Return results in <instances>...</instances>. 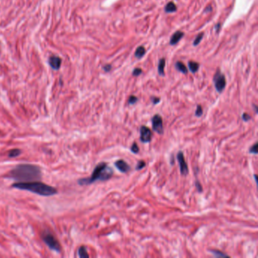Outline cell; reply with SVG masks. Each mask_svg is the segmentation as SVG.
Returning <instances> with one entry per match:
<instances>
[{
  "label": "cell",
  "mask_w": 258,
  "mask_h": 258,
  "mask_svg": "<svg viewBox=\"0 0 258 258\" xmlns=\"http://www.w3.org/2000/svg\"><path fill=\"white\" fill-rule=\"evenodd\" d=\"M8 177L20 182L34 181L40 179L41 170L33 164H19L9 172Z\"/></svg>",
  "instance_id": "cell-1"
},
{
  "label": "cell",
  "mask_w": 258,
  "mask_h": 258,
  "mask_svg": "<svg viewBox=\"0 0 258 258\" xmlns=\"http://www.w3.org/2000/svg\"><path fill=\"white\" fill-rule=\"evenodd\" d=\"M15 189L27 190L42 196H52L57 193L56 189L39 181L19 182L12 185Z\"/></svg>",
  "instance_id": "cell-2"
},
{
  "label": "cell",
  "mask_w": 258,
  "mask_h": 258,
  "mask_svg": "<svg viewBox=\"0 0 258 258\" xmlns=\"http://www.w3.org/2000/svg\"><path fill=\"white\" fill-rule=\"evenodd\" d=\"M114 174V170L105 162L98 164L94 169L91 177L88 178L80 179L78 181V183L81 185H89L96 181H105L108 180L112 177Z\"/></svg>",
  "instance_id": "cell-3"
},
{
  "label": "cell",
  "mask_w": 258,
  "mask_h": 258,
  "mask_svg": "<svg viewBox=\"0 0 258 258\" xmlns=\"http://www.w3.org/2000/svg\"><path fill=\"white\" fill-rule=\"evenodd\" d=\"M42 239H43V242L46 243L51 250L58 253L61 251V246H60L59 242L57 241L55 236L51 232H48V231H45L43 235H42Z\"/></svg>",
  "instance_id": "cell-4"
},
{
  "label": "cell",
  "mask_w": 258,
  "mask_h": 258,
  "mask_svg": "<svg viewBox=\"0 0 258 258\" xmlns=\"http://www.w3.org/2000/svg\"><path fill=\"white\" fill-rule=\"evenodd\" d=\"M214 83L217 91L219 93H222L227 85V81H226L225 76L219 70H217V71L214 74Z\"/></svg>",
  "instance_id": "cell-5"
},
{
  "label": "cell",
  "mask_w": 258,
  "mask_h": 258,
  "mask_svg": "<svg viewBox=\"0 0 258 258\" xmlns=\"http://www.w3.org/2000/svg\"><path fill=\"white\" fill-rule=\"evenodd\" d=\"M152 123L154 131H155L158 134H163V120H162V117L160 115L155 114V116H153L152 119Z\"/></svg>",
  "instance_id": "cell-6"
},
{
  "label": "cell",
  "mask_w": 258,
  "mask_h": 258,
  "mask_svg": "<svg viewBox=\"0 0 258 258\" xmlns=\"http://www.w3.org/2000/svg\"><path fill=\"white\" fill-rule=\"evenodd\" d=\"M152 138V132L146 126H142L140 128V140L143 143L150 142Z\"/></svg>",
  "instance_id": "cell-7"
},
{
  "label": "cell",
  "mask_w": 258,
  "mask_h": 258,
  "mask_svg": "<svg viewBox=\"0 0 258 258\" xmlns=\"http://www.w3.org/2000/svg\"><path fill=\"white\" fill-rule=\"evenodd\" d=\"M177 160L180 164V173L182 176H186L189 173V168H188V165L185 160V157H184L182 152H179L177 153Z\"/></svg>",
  "instance_id": "cell-8"
},
{
  "label": "cell",
  "mask_w": 258,
  "mask_h": 258,
  "mask_svg": "<svg viewBox=\"0 0 258 258\" xmlns=\"http://www.w3.org/2000/svg\"><path fill=\"white\" fill-rule=\"evenodd\" d=\"M114 165L117 167V170H119L120 172L123 173H128L130 170V169H131L130 166L123 160H117L114 163Z\"/></svg>",
  "instance_id": "cell-9"
},
{
  "label": "cell",
  "mask_w": 258,
  "mask_h": 258,
  "mask_svg": "<svg viewBox=\"0 0 258 258\" xmlns=\"http://www.w3.org/2000/svg\"><path fill=\"white\" fill-rule=\"evenodd\" d=\"M49 64L54 70H58L61 67V60L58 56H52L49 58Z\"/></svg>",
  "instance_id": "cell-10"
},
{
  "label": "cell",
  "mask_w": 258,
  "mask_h": 258,
  "mask_svg": "<svg viewBox=\"0 0 258 258\" xmlns=\"http://www.w3.org/2000/svg\"><path fill=\"white\" fill-rule=\"evenodd\" d=\"M183 36H184L183 32H182L180 31H177L176 33H174L172 35L171 38H170V44L171 45V46H174V45L177 44V43H179V41H180V40L183 37Z\"/></svg>",
  "instance_id": "cell-11"
},
{
  "label": "cell",
  "mask_w": 258,
  "mask_h": 258,
  "mask_svg": "<svg viewBox=\"0 0 258 258\" xmlns=\"http://www.w3.org/2000/svg\"><path fill=\"white\" fill-rule=\"evenodd\" d=\"M177 6H176L175 3L173 2H170L167 3L165 6V7H164V11L167 13L175 12V11H177Z\"/></svg>",
  "instance_id": "cell-12"
},
{
  "label": "cell",
  "mask_w": 258,
  "mask_h": 258,
  "mask_svg": "<svg viewBox=\"0 0 258 258\" xmlns=\"http://www.w3.org/2000/svg\"><path fill=\"white\" fill-rule=\"evenodd\" d=\"M175 67L177 70L182 72V73H184V74H186V73H188L187 68L185 67V65L182 62H181V61H177V62L175 64Z\"/></svg>",
  "instance_id": "cell-13"
},
{
  "label": "cell",
  "mask_w": 258,
  "mask_h": 258,
  "mask_svg": "<svg viewBox=\"0 0 258 258\" xmlns=\"http://www.w3.org/2000/svg\"><path fill=\"white\" fill-rule=\"evenodd\" d=\"M145 48L143 46H139L138 48L135 49V56L137 58H142L145 54Z\"/></svg>",
  "instance_id": "cell-14"
},
{
  "label": "cell",
  "mask_w": 258,
  "mask_h": 258,
  "mask_svg": "<svg viewBox=\"0 0 258 258\" xmlns=\"http://www.w3.org/2000/svg\"><path fill=\"white\" fill-rule=\"evenodd\" d=\"M165 59L161 58L160 59L158 63V67H157V70H158V73L161 76H164V67H165Z\"/></svg>",
  "instance_id": "cell-15"
},
{
  "label": "cell",
  "mask_w": 258,
  "mask_h": 258,
  "mask_svg": "<svg viewBox=\"0 0 258 258\" xmlns=\"http://www.w3.org/2000/svg\"><path fill=\"white\" fill-rule=\"evenodd\" d=\"M189 68L192 73H195L199 69V64L195 62V61H190L189 62Z\"/></svg>",
  "instance_id": "cell-16"
},
{
  "label": "cell",
  "mask_w": 258,
  "mask_h": 258,
  "mask_svg": "<svg viewBox=\"0 0 258 258\" xmlns=\"http://www.w3.org/2000/svg\"><path fill=\"white\" fill-rule=\"evenodd\" d=\"M21 152L20 149H18V148H15V149H11V151H9L8 152V157H16L18 156H19L20 155H21Z\"/></svg>",
  "instance_id": "cell-17"
},
{
  "label": "cell",
  "mask_w": 258,
  "mask_h": 258,
  "mask_svg": "<svg viewBox=\"0 0 258 258\" xmlns=\"http://www.w3.org/2000/svg\"><path fill=\"white\" fill-rule=\"evenodd\" d=\"M78 254L80 257H89V254L88 253H87L86 248H85L84 246H82V247H80V248H79Z\"/></svg>",
  "instance_id": "cell-18"
},
{
  "label": "cell",
  "mask_w": 258,
  "mask_h": 258,
  "mask_svg": "<svg viewBox=\"0 0 258 258\" xmlns=\"http://www.w3.org/2000/svg\"><path fill=\"white\" fill-rule=\"evenodd\" d=\"M210 252L217 257H229V256H228L227 254H224V253L217 250H210Z\"/></svg>",
  "instance_id": "cell-19"
},
{
  "label": "cell",
  "mask_w": 258,
  "mask_h": 258,
  "mask_svg": "<svg viewBox=\"0 0 258 258\" xmlns=\"http://www.w3.org/2000/svg\"><path fill=\"white\" fill-rule=\"evenodd\" d=\"M204 35V33H200L197 36H196L195 40H194V42H193V46H197L198 45L199 43H201V41H202V39H203Z\"/></svg>",
  "instance_id": "cell-20"
},
{
  "label": "cell",
  "mask_w": 258,
  "mask_h": 258,
  "mask_svg": "<svg viewBox=\"0 0 258 258\" xmlns=\"http://www.w3.org/2000/svg\"><path fill=\"white\" fill-rule=\"evenodd\" d=\"M145 165H146V164H145V162L144 161V160H139V161L138 162V164H136V166H135V170H142V169H143L144 167H145Z\"/></svg>",
  "instance_id": "cell-21"
},
{
  "label": "cell",
  "mask_w": 258,
  "mask_h": 258,
  "mask_svg": "<svg viewBox=\"0 0 258 258\" xmlns=\"http://www.w3.org/2000/svg\"><path fill=\"white\" fill-rule=\"evenodd\" d=\"M202 114H203V109H202V107L201 105H198L197 108H196L195 110V116L199 117H202Z\"/></svg>",
  "instance_id": "cell-22"
},
{
  "label": "cell",
  "mask_w": 258,
  "mask_h": 258,
  "mask_svg": "<svg viewBox=\"0 0 258 258\" xmlns=\"http://www.w3.org/2000/svg\"><path fill=\"white\" fill-rule=\"evenodd\" d=\"M257 145H258V143L257 142H256V143L254 144L252 147H251L250 149H249V152L251 154H254V155H257V153H258Z\"/></svg>",
  "instance_id": "cell-23"
},
{
  "label": "cell",
  "mask_w": 258,
  "mask_h": 258,
  "mask_svg": "<svg viewBox=\"0 0 258 258\" xmlns=\"http://www.w3.org/2000/svg\"><path fill=\"white\" fill-rule=\"evenodd\" d=\"M138 101V98H137L136 96H135V95H131V96H130V98H129L128 99V104L129 105H134V104H135Z\"/></svg>",
  "instance_id": "cell-24"
},
{
  "label": "cell",
  "mask_w": 258,
  "mask_h": 258,
  "mask_svg": "<svg viewBox=\"0 0 258 258\" xmlns=\"http://www.w3.org/2000/svg\"><path fill=\"white\" fill-rule=\"evenodd\" d=\"M130 150H131V152L134 154L138 153V152H139V146H138V145H137V143L134 142V143L133 144V145L131 146V148H130Z\"/></svg>",
  "instance_id": "cell-25"
},
{
  "label": "cell",
  "mask_w": 258,
  "mask_h": 258,
  "mask_svg": "<svg viewBox=\"0 0 258 258\" xmlns=\"http://www.w3.org/2000/svg\"><path fill=\"white\" fill-rule=\"evenodd\" d=\"M142 73V70L141 69V68H135V69L133 70V75L134 77H138V76H139V75Z\"/></svg>",
  "instance_id": "cell-26"
},
{
  "label": "cell",
  "mask_w": 258,
  "mask_h": 258,
  "mask_svg": "<svg viewBox=\"0 0 258 258\" xmlns=\"http://www.w3.org/2000/svg\"><path fill=\"white\" fill-rule=\"evenodd\" d=\"M251 119V117L248 113H244L242 114V120H244V121H246V122L249 121Z\"/></svg>",
  "instance_id": "cell-27"
},
{
  "label": "cell",
  "mask_w": 258,
  "mask_h": 258,
  "mask_svg": "<svg viewBox=\"0 0 258 258\" xmlns=\"http://www.w3.org/2000/svg\"><path fill=\"white\" fill-rule=\"evenodd\" d=\"M195 185H196V188H197L198 191L199 192H202V190H203V188H202V185H201L200 182H198V181H196L195 182Z\"/></svg>",
  "instance_id": "cell-28"
},
{
  "label": "cell",
  "mask_w": 258,
  "mask_h": 258,
  "mask_svg": "<svg viewBox=\"0 0 258 258\" xmlns=\"http://www.w3.org/2000/svg\"><path fill=\"white\" fill-rule=\"evenodd\" d=\"M152 102L154 105H157V104H158L160 102V98H157V97H152Z\"/></svg>",
  "instance_id": "cell-29"
},
{
  "label": "cell",
  "mask_w": 258,
  "mask_h": 258,
  "mask_svg": "<svg viewBox=\"0 0 258 258\" xmlns=\"http://www.w3.org/2000/svg\"><path fill=\"white\" fill-rule=\"evenodd\" d=\"M111 65L110 64H106V65H105V66L103 67V69H104V70H105V71H106V72H109L110 70H111Z\"/></svg>",
  "instance_id": "cell-30"
},
{
  "label": "cell",
  "mask_w": 258,
  "mask_h": 258,
  "mask_svg": "<svg viewBox=\"0 0 258 258\" xmlns=\"http://www.w3.org/2000/svg\"><path fill=\"white\" fill-rule=\"evenodd\" d=\"M211 11H212V7H211L210 6H207V7H206L205 9L204 10V13H210Z\"/></svg>",
  "instance_id": "cell-31"
},
{
  "label": "cell",
  "mask_w": 258,
  "mask_h": 258,
  "mask_svg": "<svg viewBox=\"0 0 258 258\" xmlns=\"http://www.w3.org/2000/svg\"><path fill=\"white\" fill-rule=\"evenodd\" d=\"M220 28H221V24H220V23H217V24L216 25V26H215V30H216V31H217V33H218V32L219 31V30H220Z\"/></svg>",
  "instance_id": "cell-32"
},
{
  "label": "cell",
  "mask_w": 258,
  "mask_h": 258,
  "mask_svg": "<svg viewBox=\"0 0 258 258\" xmlns=\"http://www.w3.org/2000/svg\"><path fill=\"white\" fill-rule=\"evenodd\" d=\"M254 110H255V113H256V114H257V113H258V110H257V105H254Z\"/></svg>",
  "instance_id": "cell-33"
},
{
  "label": "cell",
  "mask_w": 258,
  "mask_h": 258,
  "mask_svg": "<svg viewBox=\"0 0 258 258\" xmlns=\"http://www.w3.org/2000/svg\"><path fill=\"white\" fill-rule=\"evenodd\" d=\"M254 180H255V182H256V183L257 184V175H256V174H254Z\"/></svg>",
  "instance_id": "cell-34"
}]
</instances>
